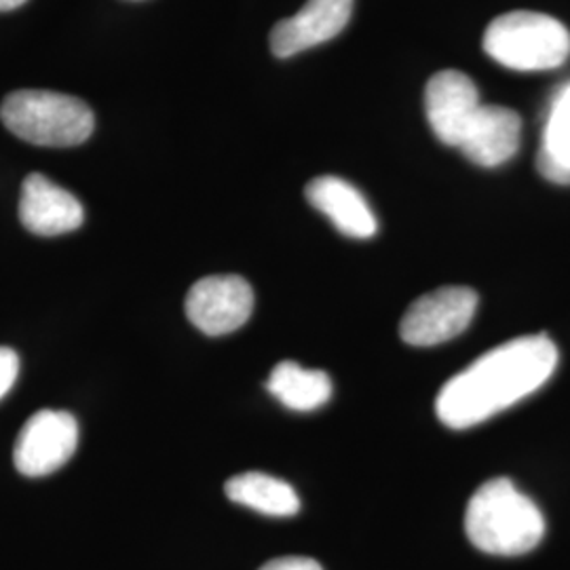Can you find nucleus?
Listing matches in <instances>:
<instances>
[{
  "instance_id": "1",
  "label": "nucleus",
  "mask_w": 570,
  "mask_h": 570,
  "mask_svg": "<svg viewBox=\"0 0 570 570\" xmlns=\"http://www.w3.org/2000/svg\"><path fill=\"white\" fill-rule=\"evenodd\" d=\"M558 367L550 336L508 341L454 374L435 400L438 419L450 429L480 425L543 387Z\"/></svg>"
},
{
  "instance_id": "2",
  "label": "nucleus",
  "mask_w": 570,
  "mask_h": 570,
  "mask_svg": "<svg viewBox=\"0 0 570 570\" xmlns=\"http://www.w3.org/2000/svg\"><path fill=\"white\" fill-rule=\"evenodd\" d=\"M465 532L473 548L513 558L529 553L543 541L546 518L510 478H494L469 499Z\"/></svg>"
},
{
  "instance_id": "3",
  "label": "nucleus",
  "mask_w": 570,
  "mask_h": 570,
  "mask_svg": "<svg viewBox=\"0 0 570 570\" xmlns=\"http://www.w3.org/2000/svg\"><path fill=\"white\" fill-rule=\"evenodd\" d=\"M4 127L23 142L49 148H70L94 134V112L87 104L56 91L21 89L0 106Z\"/></svg>"
},
{
  "instance_id": "4",
  "label": "nucleus",
  "mask_w": 570,
  "mask_h": 570,
  "mask_svg": "<svg viewBox=\"0 0 570 570\" xmlns=\"http://www.w3.org/2000/svg\"><path fill=\"white\" fill-rule=\"evenodd\" d=\"M484 51L511 70H553L569 60L570 32L562 21L546 13L511 11L490 21Z\"/></svg>"
},
{
  "instance_id": "5",
  "label": "nucleus",
  "mask_w": 570,
  "mask_h": 570,
  "mask_svg": "<svg viewBox=\"0 0 570 570\" xmlns=\"http://www.w3.org/2000/svg\"><path fill=\"white\" fill-rule=\"evenodd\" d=\"M478 308V294L465 285L438 287L407 306L400 334L412 346L446 343L468 330Z\"/></svg>"
},
{
  "instance_id": "6",
  "label": "nucleus",
  "mask_w": 570,
  "mask_h": 570,
  "mask_svg": "<svg viewBox=\"0 0 570 570\" xmlns=\"http://www.w3.org/2000/svg\"><path fill=\"white\" fill-rule=\"evenodd\" d=\"M79 446V423L70 412L39 410L21 428L13 463L23 475L41 478L63 468Z\"/></svg>"
},
{
  "instance_id": "7",
  "label": "nucleus",
  "mask_w": 570,
  "mask_h": 570,
  "mask_svg": "<svg viewBox=\"0 0 570 570\" xmlns=\"http://www.w3.org/2000/svg\"><path fill=\"white\" fill-rule=\"evenodd\" d=\"M254 311V289L239 275H212L188 289L186 315L207 336H225L244 326Z\"/></svg>"
},
{
  "instance_id": "8",
  "label": "nucleus",
  "mask_w": 570,
  "mask_h": 570,
  "mask_svg": "<svg viewBox=\"0 0 570 570\" xmlns=\"http://www.w3.org/2000/svg\"><path fill=\"white\" fill-rule=\"evenodd\" d=\"M480 108L482 104L475 82L459 70H442L428 82L425 112L440 142L459 148Z\"/></svg>"
},
{
  "instance_id": "9",
  "label": "nucleus",
  "mask_w": 570,
  "mask_h": 570,
  "mask_svg": "<svg viewBox=\"0 0 570 570\" xmlns=\"http://www.w3.org/2000/svg\"><path fill=\"white\" fill-rule=\"evenodd\" d=\"M353 13V0H306L305 7L282 20L271 32V49L277 58H292L311 47L338 37Z\"/></svg>"
},
{
  "instance_id": "10",
  "label": "nucleus",
  "mask_w": 570,
  "mask_h": 570,
  "mask_svg": "<svg viewBox=\"0 0 570 570\" xmlns=\"http://www.w3.org/2000/svg\"><path fill=\"white\" fill-rule=\"evenodd\" d=\"M20 220L32 235L58 237L82 225L81 202L42 174H30L21 184Z\"/></svg>"
},
{
  "instance_id": "11",
  "label": "nucleus",
  "mask_w": 570,
  "mask_h": 570,
  "mask_svg": "<svg viewBox=\"0 0 570 570\" xmlns=\"http://www.w3.org/2000/svg\"><path fill=\"white\" fill-rule=\"evenodd\" d=\"M522 140V119L505 106H482L468 127L459 150L471 164L499 167L515 157Z\"/></svg>"
},
{
  "instance_id": "12",
  "label": "nucleus",
  "mask_w": 570,
  "mask_h": 570,
  "mask_svg": "<svg viewBox=\"0 0 570 570\" xmlns=\"http://www.w3.org/2000/svg\"><path fill=\"white\" fill-rule=\"evenodd\" d=\"M306 199L346 237L370 239L379 223L364 195L343 178L322 176L306 184Z\"/></svg>"
},
{
  "instance_id": "13",
  "label": "nucleus",
  "mask_w": 570,
  "mask_h": 570,
  "mask_svg": "<svg viewBox=\"0 0 570 570\" xmlns=\"http://www.w3.org/2000/svg\"><path fill=\"white\" fill-rule=\"evenodd\" d=\"M226 497L249 510L275 518H287L301 510V499L287 482L258 471L233 475L225 484Z\"/></svg>"
},
{
  "instance_id": "14",
  "label": "nucleus",
  "mask_w": 570,
  "mask_h": 570,
  "mask_svg": "<svg viewBox=\"0 0 570 570\" xmlns=\"http://www.w3.org/2000/svg\"><path fill=\"white\" fill-rule=\"evenodd\" d=\"M537 167L546 180L570 184V82L551 100Z\"/></svg>"
},
{
  "instance_id": "15",
  "label": "nucleus",
  "mask_w": 570,
  "mask_h": 570,
  "mask_svg": "<svg viewBox=\"0 0 570 570\" xmlns=\"http://www.w3.org/2000/svg\"><path fill=\"white\" fill-rule=\"evenodd\" d=\"M266 389L285 407L311 412L327 404L332 397V381L322 370H308L296 362H282L273 367Z\"/></svg>"
},
{
  "instance_id": "16",
  "label": "nucleus",
  "mask_w": 570,
  "mask_h": 570,
  "mask_svg": "<svg viewBox=\"0 0 570 570\" xmlns=\"http://www.w3.org/2000/svg\"><path fill=\"white\" fill-rule=\"evenodd\" d=\"M18 372H20L18 353L9 346H0V400L16 385Z\"/></svg>"
},
{
  "instance_id": "17",
  "label": "nucleus",
  "mask_w": 570,
  "mask_h": 570,
  "mask_svg": "<svg viewBox=\"0 0 570 570\" xmlns=\"http://www.w3.org/2000/svg\"><path fill=\"white\" fill-rule=\"evenodd\" d=\"M261 570H324L315 560L311 558H298V556H287V558H275L266 562Z\"/></svg>"
},
{
  "instance_id": "18",
  "label": "nucleus",
  "mask_w": 570,
  "mask_h": 570,
  "mask_svg": "<svg viewBox=\"0 0 570 570\" xmlns=\"http://www.w3.org/2000/svg\"><path fill=\"white\" fill-rule=\"evenodd\" d=\"M26 2H28V0H0V13L20 9L21 4H26Z\"/></svg>"
}]
</instances>
